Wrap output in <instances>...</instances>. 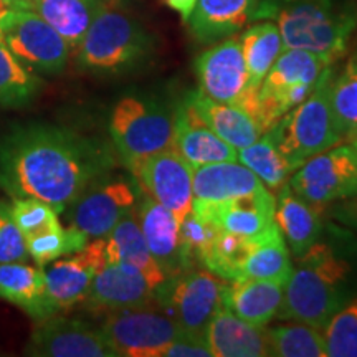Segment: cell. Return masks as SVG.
Here are the masks:
<instances>
[{"label":"cell","instance_id":"6da1fadb","mask_svg":"<svg viewBox=\"0 0 357 357\" xmlns=\"http://www.w3.org/2000/svg\"><path fill=\"white\" fill-rule=\"evenodd\" d=\"M116 166L98 137L55 124L15 126L0 137V185L13 199L35 197L66 212L93 182Z\"/></svg>","mask_w":357,"mask_h":357},{"label":"cell","instance_id":"7a4b0ae2","mask_svg":"<svg viewBox=\"0 0 357 357\" xmlns=\"http://www.w3.org/2000/svg\"><path fill=\"white\" fill-rule=\"evenodd\" d=\"M356 294L354 266L334 248L318 240L296 257V268L284 284L276 318L323 329L329 318Z\"/></svg>","mask_w":357,"mask_h":357},{"label":"cell","instance_id":"3957f363","mask_svg":"<svg viewBox=\"0 0 357 357\" xmlns=\"http://www.w3.org/2000/svg\"><path fill=\"white\" fill-rule=\"evenodd\" d=\"M255 19H275L284 48H300L336 63L357 25L351 6L336 0H260Z\"/></svg>","mask_w":357,"mask_h":357},{"label":"cell","instance_id":"277c9868","mask_svg":"<svg viewBox=\"0 0 357 357\" xmlns=\"http://www.w3.org/2000/svg\"><path fill=\"white\" fill-rule=\"evenodd\" d=\"M154 40L136 17L102 0L77 48L78 68L96 77H121L144 66L154 55Z\"/></svg>","mask_w":357,"mask_h":357},{"label":"cell","instance_id":"5b68a950","mask_svg":"<svg viewBox=\"0 0 357 357\" xmlns=\"http://www.w3.org/2000/svg\"><path fill=\"white\" fill-rule=\"evenodd\" d=\"M109 136L128 169L174 147V108L149 95H126L113 106Z\"/></svg>","mask_w":357,"mask_h":357},{"label":"cell","instance_id":"8992f818","mask_svg":"<svg viewBox=\"0 0 357 357\" xmlns=\"http://www.w3.org/2000/svg\"><path fill=\"white\" fill-rule=\"evenodd\" d=\"M333 63L316 53L284 48L266 73L255 101L252 116L268 131L284 114L301 105L331 70Z\"/></svg>","mask_w":357,"mask_h":357},{"label":"cell","instance_id":"52a82bcc","mask_svg":"<svg viewBox=\"0 0 357 357\" xmlns=\"http://www.w3.org/2000/svg\"><path fill=\"white\" fill-rule=\"evenodd\" d=\"M333 75L331 68L301 105L270 128L275 134L280 153L284 155L293 172L312 155L342 142L329 98Z\"/></svg>","mask_w":357,"mask_h":357},{"label":"cell","instance_id":"ba28073f","mask_svg":"<svg viewBox=\"0 0 357 357\" xmlns=\"http://www.w3.org/2000/svg\"><path fill=\"white\" fill-rule=\"evenodd\" d=\"M229 281L205 268H192L166 278L154 291V301L185 334L205 337V329L223 307Z\"/></svg>","mask_w":357,"mask_h":357},{"label":"cell","instance_id":"9c48e42d","mask_svg":"<svg viewBox=\"0 0 357 357\" xmlns=\"http://www.w3.org/2000/svg\"><path fill=\"white\" fill-rule=\"evenodd\" d=\"M0 40L25 68L33 73L58 75L70 58V45L37 13L8 8L0 19Z\"/></svg>","mask_w":357,"mask_h":357},{"label":"cell","instance_id":"30bf717a","mask_svg":"<svg viewBox=\"0 0 357 357\" xmlns=\"http://www.w3.org/2000/svg\"><path fill=\"white\" fill-rule=\"evenodd\" d=\"M101 331L116 357H160L172 341L184 334L155 301L108 312Z\"/></svg>","mask_w":357,"mask_h":357},{"label":"cell","instance_id":"8fae6325","mask_svg":"<svg viewBox=\"0 0 357 357\" xmlns=\"http://www.w3.org/2000/svg\"><path fill=\"white\" fill-rule=\"evenodd\" d=\"M301 199L326 208L357 194V153L349 142L312 155L288 178Z\"/></svg>","mask_w":357,"mask_h":357},{"label":"cell","instance_id":"7c38bea8","mask_svg":"<svg viewBox=\"0 0 357 357\" xmlns=\"http://www.w3.org/2000/svg\"><path fill=\"white\" fill-rule=\"evenodd\" d=\"M136 181L106 174L93 182L68 207L70 225L83 231L88 238L109 234L139 200Z\"/></svg>","mask_w":357,"mask_h":357},{"label":"cell","instance_id":"4fadbf2b","mask_svg":"<svg viewBox=\"0 0 357 357\" xmlns=\"http://www.w3.org/2000/svg\"><path fill=\"white\" fill-rule=\"evenodd\" d=\"M141 192L169 208L178 222L192 208V169L174 147L137 160L129 167Z\"/></svg>","mask_w":357,"mask_h":357},{"label":"cell","instance_id":"5bb4252c","mask_svg":"<svg viewBox=\"0 0 357 357\" xmlns=\"http://www.w3.org/2000/svg\"><path fill=\"white\" fill-rule=\"evenodd\" d=\"M26 356L38 357H116L101 328L82 319L53 314L38 321L25 346Z\"/></svg>","mask_w":357,"mask_h":357},{"label":"cell","instance_id":"9a60e30c","mask_svg":"<svg viewBox=\"0 0 357 357\" xmlns=\"http://www.w3.org/2000/svg\"><path fill=\"white\" fill-rule=\"evenodd\" d=\"M199 91L218 102L240 105L248 86L240 38H223L200 53L194 63Z\"/></svg>","mask_w":357,"mask_h":357},{"label":"cell","instance_id":"2e32d148","mask_svg":"<svg viewBox=\"0 0 357 357\" xmlns=\"http://www.w3.org/2000/svg\"><path fill=\"white\" fill-rule=\"evenodd\" d=\"M154 291L136 266L109 263L96 271L84 301L95 312H114L149 305L154 301Z\"/></svg>","mask_w":357,"mask_h":357},{"label":"cell","instance_id":"e0dca14e","mask_svg":"<svg viewBox=\"0 0 357 357\" xmlns=\"http://www.w3.org/2000/svg\"><path fill=\"white\" fill-rule=\"evenodd\" d=\"M275 205L276 197L265 189L223 202H204L194 199L190 212L211 222L222 231L252 236L275 222Z\"/></svg>","mask_w":357,"mask_h":357},{"label":"cell","instance_id":"ac0fdd59","mask_svg":"<svg viewBox=\"0 0 357 357\" xmlns=\"http://www.w3.org/2000/svg\"><path fill=\"white\" fill-rule=\"evenodd\" d=\"M174 149L192 169L223 160H238L235 147L220 139L202 121L187 96L174 108Z\"/></svg>","mask_w":357,"mask_h":357},{"label":"cell","instance_id":"d6986e66","mask_svg":"<svg viewBox=\"0 0 357 357\" xmlns=\"http://www.w3.org/2000/svg\"><path fill=\"white\" fill-rule=\"evenodd\" d=\"M101 266V258L93 242H88L75 257L53 260L45 270V280L48 301L55 314L84 301L91 281Z\"/></svg>","mask_w":357,"mask_h":357},{"label":"cell","instance_id":"ffe728a7","mask_svg":"<svg viewBox=\"0 0 357 357\" xmlns=\"http://www.w3.org/2000/svg\"><path fill=\"white\" fill-rule=\"evenodd\" d=\"M93 245L98 250L102 266L109 263H128L136 266L154 289L166 281V275L162 273L147 248L136 208L128 213L109 234L93 240Z\"/></svg>","mask_w":357,"mask_h":357},{"label":"cell","instance_id":"44dd1931","mask_svg":"<svg viewBox=\"0 0 357 357\" xmlns=\"http://www.w3.org/2000/svg\"><path fill=\"white\" fill-rule=\"evenodd\" d=\"M136 215L147 248L166 278L182 273L184 270H182L181 243H178L181 222L176 215L144 192L139 194Z\"/></svg>","mask_w":357,"mask_h":357},{"label":"cell","instance_id":"7402d4cb","mask_svg":"<svg viewBox=\"0 0 357 357\" xmlns=\"http://www.w3.org/2000/svg\"><path fill=\"white\" fill-rule=\"evenodd\" d=\"M260 0H197L187 25L192 37L202 45H213L243 29L255 19Z\"/></svg>","mask_w":357,"mask_h":357},{"label":"cell","instance_id":"603a6c76","mask_svg":"<svg viewBox=\"0 0 357 357\" xmlns=\"http://www.w3.org/2000/svg\"><path fill=\"white\" fill-rule=\"evenodd\" d=\"M275 222L294 257H300L311 248L321 240L324 231L323 208L301 199L288 182L278 190Z\"/></svg>","mask_w":357,"mask_h":357},{"label":"cell","instance_id":"cb8c5ba5","mask_svg":"<svg viewBox=\"0 0 357 357\" xmlns=\"http://www.w3.org/2000/svg\"><path fill=\"white\" fill-rule=\"evenodd\" d=\"M205 342L212 357L270 356L266 328H258L222 307L205 329Z\"/></svg>","mask_w":357,"mask_h":357},{"label":"cell","instance_id":"d4e9b609","mask_svg":"<svg viewBox=\"0 0 357 357\" xmlns=\"http://www.w3.org/2000/svg\"><path fill=\"white\" fill-rule=\"evenodd\" d=\"M284 296V283L271 280L242 278L227 283L223 307L247 323L266 328L278 314Z\"/></svg>","mask_w":357,"mask_h":357},{"label":"cell","instance_id":"484cf974","mask_svg":"<svg viewBox=\"0 0 357 357\" xmlns=\"http://www.w3.org/2000/svg\"><path fill=\"white\" fill-rule=\"evenodd\" d=\"M0 298L19 306L35 321L55 314L48 301L42 266H32L25 261L0 263Z\"/></svg>","mask_w":357,"mask_h":357},{"label":"cell","instance_id":"4316f807","mask_svg":"<svg viewBox=\"0 0 357 357\" xmlns=\"http://www.w3.org/2000/svg\"><path fill=\"white\" fill-rule=\"evenodd\" d=\"M192 189L194 199L204 202H223L257 194L266 187L243 164H236V160H223L195 167L192 172Z\"/></svg>","mask_w":357,"mask_h":357},{"label":"cell","instance_id":"83f0119b","mask_svg":"<svg viewBox=\"0 0 357 357\" xmlns=\"http://www.w3.org/2000/svg\"><path fill=\"white\" fill-rule=\"evenodd\" d=\"M187 100L197 111L202 121L220 139L229 142L236 151L255 142L265 132L260 124L257 123V119L242 106L218 102L212 98L205 96L199 89L197 91H190L187 95Z\"/></svg>","mask_w":357,"mask_h":357},{"label":"cell","instance_id":"f1b7e54d","mask_svg":"<svg viewBox=\"0 0 357 357\" xmlns=\"http://www.w3.org/2000/svg\"><path fill=\"white\" fill-rule=\"evenodd\" d=\"M102 0H8L10 8L30 10L52 25L77 50Z\"/></svg>","mask_w":357,"mask_h":357},{"label":"cell","instance_id":"f546056e","mask_svg":"<svg viewBox=\"0 0 357 357\" xmlns=\"http://www.w3.org/2000/svg\"><path fill=\"white\" fill-rule=\"evenodd\" d=\"M240 45H242L245 65L248 71V86L238 106L252 114L258 88L284 47L278 25L273 22H261V24L250 26L240 37Z\"/></svg>","mask_w":357,"mask_h":357},{"label":"cell","instance_id":"4dcf8cb0","mask_svg":"<svg viewBox=\"0 0 357 357\" xmlns=\"http://www.w3.org/2000/svg\"><path fill=\"white\" fill-rule=\"evenodd\" d=\"M252 252L242 268V278L271 280L287 284L293 273L291 252L276 222L252 235Z\"/></svg>","mask_w":357,"mask_h":357},{"label":"cell","instance_id":"1f68e13d","mask_svg":"<svg viewBox=\"0 0 357 357\" xmlns=\"http://www.w3.org/2000/svg\"><path fill=\"white\" fill-rule=\"evenodd\" d=\"M238 160L263 182L268 190H280L288 182L293 169L280 153L275 134L268 129L252 144L236 151Z\"/></svg>","mask_w":357,"mask_h":357},{"label":"cell","instance_id":"d6a6232c","mask_svg":"<svg viewBox=\"0 0 357 357\" xmlns=\"http://www.w3.org/2000/svg\"><path fill=\"white\" fill-rule=\"evenodd\" d=\"M270 356L278 357H328L323 329L291 321L289 324L266 326Z\"/></svg>","mask_w":357,"mask_h":357},{"label":"cell","instance_id":"836d02e7","mask_svg":"<svg viewBox=\"0 0 357 357\" xmlns=\"http://www.w3.org/2000/svg\"><path fill=\"white\" fill-rule=\"evenodd\" d=\"M329 98L342 141L357 137V50L346 61L341 73L331 78Z\"/></svg>","mask_w":357,"mask_h":357},{"label":"cell","instance_id":"e575fe53","mask_svg":"<svg viewBox=\"0 0 357 357\" xmlns=\"http://www.w3.org/2000/svg\"><path fill=\"white\" fill-rule=\"evenodd\" d=\"M42 84V79L33 71L25 68L0 42V106L19 108L29 105Z\"/></svg>","mask_w":357,"mask_h":357},{"label":"cell","instance_id":"d590c367","mask_svg":"<svg viewBox=\"0 0 357 357\" xmlns=\"http://www.w3.org/2000/svg\"><path fill=\"white\" fill-rule=\"evenodd\" d=\"M252 236L218 231L200 266L227 281L242 278V268L252 252Z\"/></svg>","mask_w":357,"mask_h":357},{"label":"cell","instance_id":"8d00e7d4","mask_svg":"<svg viewBox=\"0 0 357 357\" xmlns=\"http://www.w3.org/2000/svg\"><path fill=\"white\" fill-rule=\"evenodd\" d=\"M323 336L329 357H357V293L329 318Z\"/></svg>","mask_w":357,"mask_h":357},{"label":"cell","instance_id":"74e56055","mask_svg":"<svg viewBox=\"0 0 357 357\" xmlns=\"http://www.w3.org/2000/svg\"><path fill=\"white\" fill-rule=\"evenodd\" d=\"M215 225L204 220L189 212L184 220L181 222L178 229V243H181V263L182 270H192V268H202V258L218 234Z\"/></svg>","mask_w":357,"mask_h":357},{"label":"cell","instance_id":"f35d334b","mask_svg":"<svg viewBox=\"0 0 357 357\" xmlns=\"http://www.w3.org/2000/svg\"><path fill=\"white\" fill-rule=\"evenodd\" d=\"M88 242L89 238L83 231L70 225L68 229L61 227L56 231L29 238L26 240V250H29V255L37 261V265L43 266L53 260H58V258L70 255V253L79 252L86 247Z\"/></svg>","mask_w":357,"mask_h":357},{"label":"cell","instance_id":"ab89813d","mask_svg":"<svg viewBox=\"0 0 357 357\" xmlns=\"http://www.w3.org/2000/svg\"><path fill=\"white\" fill-rule=\"evenodd\" d=\"M12 213L17 225L25 236V242L33 236H40L61 229L58 212L50 204L35 197L15 199L12 204Z\"/></svg>","mask_w":357,"mask_h":357},{"label":"cell","instance_id":"60d3db41","mask_svg":"<svg viewBox=\"0 0 357 357\" xmlns=\"http://www.w3.org/2000/svg\"><path fill=\"white\" fill-rule=\"evenodd\" d=\"M29 257L25 236L12 213V204L0 200V263L25 261Z\"/></svg>","mask_w":357,"mask_h":357},{"label":"cell","instance_id":"b9f144b4","mask_svg":"<svg viewBox=\"0 0 357 357\" xmlns=\"http://www.w3.org/2000/svg\"><path fill=\"white\" fill-rule=\"evenodd\" d=\"M160 357H212V354L205 337L184 333L162 351Z\"/></svg>","mask_w":357,"mask_h":357},{"label":"cell","instance_id":"7bdbcfd3","mask_svg":"<svg viewBox=\"0 0 357 357\" xmlns=\"http://www.w3.org/2000/svg\"><path fill=\"white\" fill-rule=\"evenodd\" d=\"M329 207V215L334 220L349 227V229L357 231V194L352 197L342 199L339 202H334Z\"/></svg>","mask_w":357,"mask_h":357},{"label":"cell","instance_id":"ee69618b","mask_svg":"<svg viewBox=\"0 0 357 357\" xmlns=\"http://www.w3.org/2000/svg\"><path fill=\"white\" fill-rule=\"evenodd\" d=\"M164 2H166V6L169 8L176 10L178 15L182 17V20L187 22L192 10H194L195 3H197V0H164Z\"/></svg>","mask_w":357,"mask_h":357},{"label":"cell","instance_id":"f6af8a7d","mask_svg":"<svg viewBox=\"0 0 357 357\" xmlns=\"http://www.w3.org/2000/svg\"><path fill=\"white\" fill-rule=\"evenodd\" d=\"M8 8H10V6H8L7 0H0V19L6 15V13L8 12Z\"/></svg>","mask_w":357,"mask_h":357},{"label":"cell","instance_id":"bcb514c9","mask_svg":"<svg viewBox=\"0 0 357 357\" xmlns=\"http://www.w3.org/2000/svg\"><path fill=\"white\" fill-rule=\"evenodd\" d=\"M349 144H351L352 147H354V149H356V153H357V137H356V139H352V141L349 142Z\"/></svg>","mask_w":357,"mask_h":357},{"label":"cell","instance_id":"7dc6e473","mask_svg":"<svg viewBox=\"0 0 357 357\" xmlns=\"http://www.w3.org/2000/svg\"><path fill=\"white\" fill-rule=\"evenodd\" d=\"M0 42H2V40H0Z\"/></svg>","mask_w":357,"mask_h":357},{"label":"cell","instance_id":"c3c4849f","mask_svg":"<svg viewBox=\"0 0 357 357\" xmlns=\"http://www.w3.org/2000/svg\"><path fill=\"white\" fill-rule=\"evenodd\" d=\"M7 2H8V0H7Z\"/></svg>","mask_w":357,"mask_h":357}]
</instances>
